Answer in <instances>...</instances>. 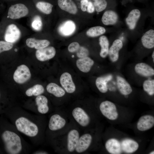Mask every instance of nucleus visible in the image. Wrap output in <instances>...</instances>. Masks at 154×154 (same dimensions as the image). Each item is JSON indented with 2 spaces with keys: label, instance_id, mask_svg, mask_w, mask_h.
Segmentation results:
<instances>
[{
  "label": "nucleus",
  "instance_id": "obj_1",
  "mask_svg": "<svg viewBox=\"0 0 154 154\" xmlns=\"http://www.w3.org/2000/svg\"><path fill=\"white\" fill-rule=\"evenodd\" d=\"M6 151L9 154H18L22 149V141L20 136L15 132L5 130L1 135Z\"/></svg>",
  "mask_w": 154,
  "mask_h": 154
},
{
  "label": "nucleus",
  "instance_id": "obj_2",
  "mask_svg": "<svg viewBox=\"0 0 154 154\" xmlns=\"http://www.w3.org/2000/svg\"><path fill=\"white\" fill-rule=\"evenodd\" d=\"M15 124L18 131L28 137H35L38 133L39 129L37 125L25 117L17 118Z\"/></svg>",
  "mask_w": 154,
  "mask_h": 154
},
{
  "label": "nucleus",
  "instance_id": "obj_3",
  "mask_svg": "<svg viewBox=\"0 0 154 154\" xmlns=\"http://www.w3.org/2000/svg\"><path fill=\"white\" fill-rule=\"evenodd\" d=\"M100 110L103 116L111 120H115L118 117L116 106L113 102L105 101L102 102L100 106Z\"/></svg>",
  "mask_w": 154,
  "mask_h": 154
},
{
  "label": "nucleus",
  "instance_id": "obj_4",
  "mask_svg": "<svg viewBox=\"0 0 154 154\" xmlns=\"http://www.w3.org/2000/svg\"><path fill=\"white\" fill-rule=\"evenodd\" d=\"M21 35V32L19 28L16 25L12 24L5 28L3 36L5 41L13 43L19 39Z\"/></svg>",
  "mask_w": 154,
  "mask_h": 154
},
{
  "label": "nucleus",
  "instance_id": "obj_5",
  "mask_svg": "<svg viewBox=\"0 0 154 154\" xmlns=\"http://www.w3.org/2000/svg\"><path fill=\"white\" fill-rule=\"evenodd\" d=\"M29 13L27 7L22 3H18L11 6L8 9V17L11 19H17L26 16Z\"/></svg>",
  "mask_w": 154,
  "mask_h": 154
},
{
  "label": "nucleus",
  "instance_id": "obj_6",
  "mask_svg": "<svg viewBox=\"0 0 154 154\" xmlns=\"http://www.w3.org/2000/svg\"><path fill=\"white\" fill-rule=\"evenodd\" d=\"M31 76L29 68L27 66L22 64L17 67L14 73L13 78L16 82L21 84L28 80Z\"/></svg>",
  "mask_w": 154,
  "mask_h": 154
},
{
  "label": "nucleus",
  "instance_id": "obj_7",
  "mask_svg": "<svg viewBox=\"0 0 154 154\" xmlns=\"http://www.w3.org/2000/svg\"><path fill=\"white\" fill-rule=\"evenodd\" d=\"M72 114L75 119L81 126L86 127L89 123L90 117L82 108L76 107L73 109Z\"/></svg>",
  "mask_w": 154,
  "mask_h": 154
},
{
  "label": "nucleus",
  "instance_id": "obj_8",
  "mask_svg": "<svg viewBox=\"0 0 154 154\" xmlns=\"http://www.w3.org/2000/svg\"><path fill=\"white\" fill-rule=\"evenodd\" d=\"M60 83L62 87L68 93H72L76 90V86L71 74L68 72H65L61 75Z\"/></svg>",
  "mask_w": 154,
  "mask_h": 154
},
{
  "label": "nucleus",
  "instance_id": "obj_9",
  "mask_svg": "<svg viewBox=\"0 0 154 154\" xmlns=\"http://www.w3.org/2000/svg\"><path fill=\"white\" fill-rule=\"evenodd\" d=\"M56 51L55 48L52 46L37 49L35 55L37 59L41 61H44L53 58L55 56Z\"/></svg>",
  "mask_w": 154,
  "mask_h": 154
},
{
  "label": "nucleus",
  "instance_id": "obj_10",
  "mask_svg": "<svg viewBox=\"0 0 154 154\" xmlns=\"http://www.w3.org/2000/svg\"><path fill=\"white\" fill-rule=\"evenodd\" d=\"M76 25L71 20H67L62 23L58 27V31L61 35L68 37L72 35L75 32Z\"/></svg>",
  "mask_w": 154,
  "mask_h": 154
},
{
  "label": "nucleus",
  "instance_id": "obj_11",
  "mask_svg": "<svg viewBox=\"0 0 154 154\" xmlns=\"http://www.w3.org/2000/svg\"><path fill=\"white\" fill-rule=\"evenodd\" d=\"M154 125V117L147 115L141 116L137 123V129L141 131H145L152 128Z\"/></svg>",
  "mask_w": 154,
  "mask_h": 154
},
{
  "label": "nucleus",
  "instance_id": "obj_12",
  "mask_svg": "<svg viewBox=\"0 0 154 154\" xmlns=\"http://www.w3.org/2000/svg\"><path fill=\"white\" fill-rule=\"evenodd\" d=\"M92 136L89 133L83 134L79 137L75 150L78 153H82L87 150L92 142Z\"/></svg>",
  "mask_w": 154,
  "mask_h": 154
},
{
  "label": "nucleus",
  "instance_id": "obj_13",
  "mask_svg": "<svg viewBox=\"0 0 154 154\" xmlns=\"http://www.w3.org/2000/svg\"><path fill=\"white\" fill-rule=\"evenodd\" d=\"M66 123V121L63 118L58 114H55L50 118L48 127L51 130L56 131L64 127Z\"/></svg>",
  "mask_w": 154,
  "mask_h": 154
},
{
  "label": "nucleus",
  "instance_id": "obj_14",
  "mask_svg": "<svg viewBox=\"0 0 154 154\" xmlns=\"http://www.w3.org/2000/svg\"><path fill=\"white\" fill-rule=\"evenodd\" d=\"M123 46V42L120 39H117L114 41L109 49L108 54L112 62H115L117 61L119 57V51Z\"/></svg>",
  "mask_w": 154,
  "mask_h": 154
},
{
  "label": "nucleus",
  "instance_id": "obj_15",
  "mask_svg": "<svg viewBox=\"0 0 154 154\" xmlns=\"http://www.w3.org/2000/svg\"><path fill=\"white\" fill-rule=\"evenodd\" d=\"M135 70L137 74L144 77H150L154 75L153 68L145 63L137 64L135 66Z\"/></svg>",
  "mask_w": 154,
  "mask_h": 154
},
{
  "label": "nucleus",
  "instance_id": "obj_16",
  "mask_svg": "<svg viewBox=\"0 0 154 154\" xmlns=\"http://www.w3.org/2000/svg\"><path fill=\"white\" fill-rule=\"evenodd\" d=\"M79 138L78 131L73 129L69 131L67 136V148L70 152H72L75 150Z\"/></svg>",
  "mask_w": 154,
  "mask_h": 154
},
{
  "label": "nucleus",
  "instance_id": "obj_17",
  "mask_svg": "<svg viewBox=\"0 0 154 154\" xmlns=\"http://www.w3.org/2000/svg\"><path fill=\"white\" fill-rule=\"evenodd\" d=\"M94 64V60L88 56L80 58L76 61V65L81 72L87 73L90 71Z\"/></svg>",
  "mask_w": 154,
  "mask_h": 154
},
{
  "label": "nucleus",
  "instance_id": "obj_18",
  "mask_svg": "<svg viewBox=\"0 0 154 154\" xmlns=\"http://www.w3.org/2000/svg\"><path fill=\"white\" fill-rule=\"evenodd\" d=\"M58 4L61 9L70 13L75 14L77 12V6L72 0H58Z\"/></svg>",
  "mask_w": 154,
  "mask_h": 154
},
{
  "label": "nucleus",
  "instance_id": "obj_19",
  "mask_svg": "<svg viewBox=\"0 0 154 154\" xmlns=\"http://www.w3.org/2000/svg\"><path fill=\"white\" fill-rule=\"evenodd\" d=\"M105 147L107 151L112 154H119L122 152L121 144L117 139H110L106 142Z\"/></svg>",
  "mask_w": 154,
  "mask_h": 154
},
{
  "label": "nucleus",
  "instance_id": "obj_20",
  "mask_svg": "<svg viewBox=\"0 0 154 154\" xmlns=\"http://www.w3.org/2000/svg\"><path fill=\"white\" fill-rule=\"evenodd\" d=\"M116 80L118 89L121 94L127 95L132 92V90L131 86L124 78L118 76Z\"/></svg>",
  "mask_w": 154,
  "mask_h": 154
},
{
  "label": "nucleus",
  "instance_id": "obj_21",
  "mask_svg": "<svg viewBox=\"0 0 154 154\" xmlns=\"http://www.w3.org/2000/svg\"><path fill=\"white\" fill-rule=\"evenodd\" d=\"M141 15L140 11L137 9L132 10L126 19V23L131 30L135 29L137 23Z\"/></svg>",
  "mask_w": 154,
  "mask_h": 154
},
{
  "label": "nucleus",
  "instance_id": "obj_22",
  "mask_svg": "<svg viewBox=\"0 0 154 154\" xmlns=\"http://www.w3.org/2000/svg\"><path fill=\"white\" fill-rule=\"evenodd\" d=\"M121 144L122 151L129 153L135 152L138 149L139 147L137 142L130 139L123 140Z\"/></svg>",
  "mask_w": 154,
  "mask_h": 154
},
{
  "label": "nucleus",
  "instance_id": "obj_23",
  "mask_svg": "<svg viewBox=\"0 0 154 154\" xmlns=\"http://www.w3.org/2000/svg\"><path fill=\"white\" fill-rule=\"evenodd\" d=\"M27 45L31 48H35L37 49L42 48L48 46L50 42L46 39L39 40L34 38H29L26 41Z\"/></svg>",
  "mask_w": 154,
  "mask_h": 154
},
{
  "label": "nucleus",
  "instance_id": "obj_24",
  "mask_svg": "<svg viewBox=\"0 0 154 154\" xmlns=\"http://www.w3.org/2000/svg\"><path fill=\"white\" fill-rule=\"evenodd\" d=\"M113 76L111 74H108L103 77H98L96 79L95 83L96 87L101 93H104L108 90L107 83L111 80Z\"/></svg>",
  "mask_w": 154,
  "mask_h": 154
},
{
  "label": "nucleus",
  "instance_id": "obj_25",
  "mask_svg": "<svg viewBox=\"0 0 154 154\" xmlns=\"http://www.w3.org/2000/svg\"><path fill=\"white\" fill-rule=\"evenodd\" d=\"M118 19L117 14L112 10L106 11L103 15L102 21L105 25H113L117 22Z\"/></svg>",
  "mask_w": 154,
  "mask_h": 154
},
{
  "label": "nucleus",
  "instance_id": "obj_26",
  "mask_svg": "<svg viewBox=\"0 0 154 154\" xmlns=\"http://www.w3.org/2000/svg\"><path fill=\"white\" fill-rule=\"evenodd\" d=\"M35 102L39 112L44 114L48 112L49 108L48 105V100L45 96L41 95L37 96Z\"/></svg>",
  "mask_w": 154,
  "mask_h": 154
},
{
  "label": "nucleus",
  "instance_id": "obj_27",
  "mask_svg": "<svg viewBox=\"0 0 154 154\" xmlns=\"http://www.w3.org/2000/svg\"><path fill=\"white\" fill-rule=\"evenodd\" d=\"M143 46L145 48L151 49L154 47V30L150 29L147 31L141 38Z\"/></svg>",
  "mask_w": 154,
  "mask_h": 154
},
{
  "label": "nucleus",
  "instance_id": "obj_28",
  "mask_svg": "<svg viewBox=\"0 0 154 154\" xmlns=\"http://www.w3.org/2000/svg\"><path fill=\"white\" fill-rule=\"evenodd\" d=\"M46 89L49 93L57 97H61L65 94V91L60 86L54 83H50L46 86Z\"/></svg>",
  "mask_w": 154,
  "mask_h": 154
},
{
  "label": "nucleus",
  "instance_id": "obj_29",
  "mask_svg": "<svg viewBox=\"0 0 154 154\" xmlns=\"http://www.w3.org/2000/svg\"><path fill=\"white\" fill-rule=\"evenodd\" d=\"M99 44L101 47L100 54L102 58H105L108 55L109 43L107 38L105 36H101L99 38Z\"/></svg>",
  "mask_w": 154,
  "mask_h": 154
},
{
  "label": "nucleus",
  "instance_id": "obj_30",
  "mask_svg": "<svg viewBox=\"0 0 154 154\" xmlns=\"http://www.w3.org/2000/svg\"><path fill=\"white\" fill-rule=\"evenodd\" d=\"M44 91L42 86L37 84L28 89L25 92V94L28 96H37L43 93Z\"/></svg>",
  "mask_w": 154,
  "mask_h": 154
},
{
  "label": "nucleus",
  "instance_id": "obj_31",
  "mask_svg": "<svg viewBox=\"0 0 154 154\" xmlns=\"http://www.w3.org/2000/svg\"><path fill=\"white\" fill-rule=\"evenodd\" d=\"M105 28L102 26H96L89 29L86 32V35L91 37H95L102 35L105 33Z\"/></svg>",
  "mask_w": 154,
  "mask_h": 154
},
{
  "label": "nucleus",
  "instance_id": "obj_32",
  "mask_svg": "<svg viewBox=\"0 0 154 154\" xmlns=\"http://www.w3.org/2000/svg\"><path fill=\"white\" fill-rule=\"evenodd\" d=\"M37 8L46 14H49L52 12L53 5L50 3L44 1H39L36 5Z\"/></svg>",
  "mask_w": 154,
  "mask_h": 154
},
{
  "label": "nucleus",
  "instance_id": "obj_33",
  "mask_svg": "<svg viewBox=\"0 0 154 154\" xmlns=\"http://www.w3.org/2000/svg\"><path fill=\"white\" fill-rule=\"evenodd\" d=\"M143 90L150 96L154 94V80H147L143 84Z\"/></svg>",
  "mask_w": 154,
  "mask_h": 154
},
{
  "label": "nucleus",
  "instance_id": "obj_34",
  "mask_svg": "<svg viewBox=\"0 0 154 154\" xmlns=\"http://www.w3.org/2000/svg\"><path fill=\"white\" fill-rule=\"evenodd\" d=\"M94 1L93 5L96 11L101 12L106 8L107 3L106 0H93Z\"/></svg>",
  "mask_w": 154,
  "mask_h": 154
},
{
  "label": "nucleus",
  "instance_id": "obj_35",
  "mask_svg": "<svg viewBox=\"0 0 154 154\" xmlns=\"http://www.w3.org/2000/svg\"><path fill=\"white\" fill-rule=\"evenodd\" d=\"M31 26L33 29L36 31H39L41 29L42 23L40 16L37 15L34 17Z\"/></svg>",
  "mask_w": 154,
  "mask_h": 154
},
{
  "label": "nucleus",
  "instance_id": "obj_36",
  "mask_svg": "<svg viewBox=\"0 0 154 154\" xmlns=\"http://www.w3.org/2000/svg\"><path fill=\"white\" fill-rule=\"evenodd\" d=\"M13 46L12 43L4 40L0 41V54L11 49Z\"/></svg>",
  "mask_w": 154,
  "mask_h": 154
},
{
  "label": "nucleus",
  "instance_id": "obj_37",
  "mask_svg": "<svg viewBox=\"0 0 154 154\" xmlns=\"http://www.w3.org/2000/svg\"><path fill=\"white\" fill-rule=\"evenodd\" d=\"M76 52L77 56L79 58L88 56L89 54V51L87 48L81 46Z\"/></svg>",
  "mask_w": 154,
  "mask_h": 154
},
{
  "label": "nucleus",
  "instance_id": "obj_38",
  "mask_svg": "<svg viewBox=\"0 0 154 154\" xmlns=\"http://www.w3.org/2000/svg\"><path fill=\"white\" fill-rule=\"evenodd\" d=\"M80 45L77 42H73L71 43L68 46V50L70 52H76L78 50Z\"/></svg>",
  "mask_w": 154,
  "mask_h": 154
},
{
  "label": "nucleus",
  "instance_id": "obj_39",
  "mask_svg": "<svg viewBox=\"0 0 154 154\" xmlns=\"http://www.w3.org/2000/svg\"><path fill=\"white\" fill-rule=\"evenodd\" d=\"M94 10L95 7L93 4L90 1H88L86 11L88 13H91L94 12Z\"/></svg>",
  "mask_w": 154,
  "mask_h": 154
},
{
  "label": "nucleus",
  "instance_id": "obj_40",
  "mask_svg": "<svg viewBox=\"0 0 154 154\" xmlns=\"http://www.w3.org/2000/svg\"><path fill=\"white\" fill-rule=\"evenodd\" d=\"M88 1V0H81L80 1L81 9L83 12L86 11Z\"/></svg>",
  "mask_w": 154,
  "mask_h": 154
},
{
  "label": "nucleus",
  "instance_id": "obj_41",
  "mask_svg": "<svg viewBox=\"0 0 154 154\" xmlns=\"http://www.w3.org/2000/svg\"><path fill=\"white\" fill-rule=\"evenodd\" d=\"M34 154H48V153L45 151H38L35 152Z\"/></svg>",
  "mask_w": 154,
  "mask_h": 154
},
{
  "label": "nucleus",
  "instance_id": "obj_42",
  "mask_svg": "<svg viewBox=\"0 0 154 154\" xmlns=\"http://www.w3.org/2000/svg\"><path fill=\"white\" fill-rule=\"evenodd\" d=\"M152 58L153 59V62H154V52L153 51L152 54Z\"/></svg>",
  "mask_w": 154,
  "mask_h": 154
},
{
  "label": "nucleus",
  "instance_id": "obj_43",
  "mask_svg": "<svg viewBox=\"0 0 154 154\" xmlns=\"http://www.w3.org/2000/svg\"><path fill=\"white\" fill-rule=\"evenodd\" d=\"M149 154H154V151H152V152H151Z\"/></svg>",
  "mask_w": 154,
  "mask_h": 154
},
{
  "label": "nucleus",
  "instance_id": "obj_44",
  "mask_svg": "<svg viewBox=\"0 0 154 154\" xmlns=\"http://www.w3.org/2000/svg\"></svg>",
  "mask_w": 154,
  "mask_h": 154
}]
</instances>
